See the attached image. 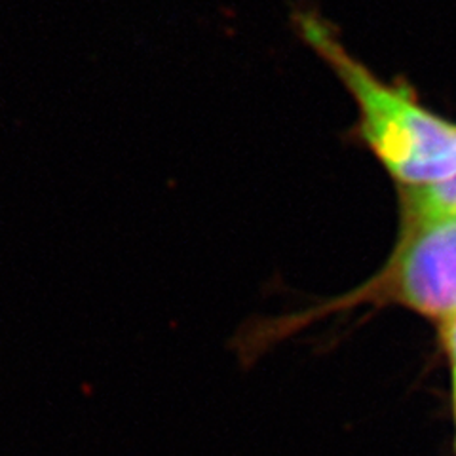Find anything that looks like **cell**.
<instances>
[{
    "label": "cell",
    "mask_w": 456,
    "mask_h": 456,
    "mask_svg": "<svg viewBox=\"0 0 456 456\" xmlns=\"http://www.w3.org/2000/svg\"><path fill=\"white\" fill-rule=\"evenodd\" d=\"M454 405H456V370H454Z\"/></svg>",
    "instance_id": "277c9868"
},
{
    "label": "cell",
    "mask_w": 456,
    "mask_h": 456,
    "mask_svg": "<svg viewBox=\"0 0 456 456\" xmlns=\"http://www.w3.org/2000/svg\"><path fill=\"white\" fill-rule=\"evenodd\" d=\"M390 280L397 301L434 318L454 316L456 213L407 209V226Z\"/></svg>",
    "instance_id": "7a4b0ae2"
},
{
    "label": "cell",
    "mask_w": 456,
    "mask_h": 456,
    "mask_svg": "<svg viewBox=\"0 0 456 456\" xmlns=\"http://www.w3.org/2000/svg\"><path fill=\"white\" fill-rule=\"evenodd\" d=\"M444 335H445V345L452 355V360L456 363V314L451 318H447L445 322V330H444Z\"/></svg>",
    "instance_id": "3957f363"
},
{
    "label": "cell",
    "mask_w": 456,
    "mask_h": 456,
    "mask_svg": "<svg viewBox=\"0 0 456 456\" xmlns=\"http://www.w3.org/2000/svg\"><path fill=\"white\" fill-rule=\"evenodd\" d=\"M303 35L345 80L360 105L367 142L407 187H430L456 175V126L420 107L409 90L380 82L350 57L331 28L305 16Z\"/></svg>",
    "instance_id": "6da1fadb"
}]
</instances>
